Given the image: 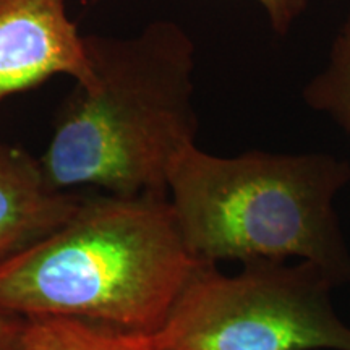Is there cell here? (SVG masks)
Returning a JSON list of instances; mask_svg holds the SVG:
<instances>
[{"mask_svg": "<svg viewBox=\"0 0 350 350\" xmlns=\"http://www.w3.org/2000/svg\"><path fill=\"white\" fill-rule=\"evenodd\" d=\"M85 46L94 80L60 104L44 175L59 190L167 196L170 165L198 133L193 39L157 20L130 38L90 34Z\"/></svg>", "mask_w": 350, "mask_h": 350, "instance_id": "1", "label": "cell"}, {"mask_svg": "<svg viewBox=\"0 0 350 350\" xmlns=\"http://www.w3.org/2000/svg\"><path fill=\"white\" fill-rule=\"evenodd\" d=\"M200 262L167 196L83 195L67 221L0 262V306L152 336Z\"/></svg>", "mask_w": 350, "mask_h": 350, "instance_id": "2", "label": "cell"}, {"mask_svg": "<svg viewBox=\"0 0 350 350\" xmlns=\"http://www.w3.org/2000/svg\"><path fill=\"white\" fill-rule=\"evenodd\" d=\"M349 182L350 165L326 152L216 156L191 143L170 165L167 198L196 260L310 261L342 286L350 248L336 198Z\"/></svg>", "mask_w": 350, "mask_h": 350, "instance_id": "3", "label": "cell"}, {"mask_svg": "<svg viewBox=\"0 0 350 350\" xmlns=\"http://www.w3.org/2000/svg\"><path fill=\"white\" fill-rule=\"evenodd\" d=\"M338 287L319 266L258 258L224 274L201 261L175 300L157 350H350L332 305Z\"/></svg>", "mask_w": 350, "mask_h": 350, "instance_id": "4", "label": "cell"}, {"mask_svg": "<svg viewBox=\"0 0 350 350\" xmlns=\"http://www.w3.org/2000/svg\"><path fill=\"white\" fill-rule=\"evenodd\" d=\"M55 75L94 80L67 0H0V103Z\"/></svg>", "mask_w": 350, "mask_h": 350, "instance_id": "5", "label": "cell"}, {"mask_svg": "<svg viewBox=\"0 0 350 350\" xmlns=\"http://www.w3.org/2000/svg\"><path fill=\"white\" fill-rule=\"evenodd\" d=\"M81 196L52 187L23 148L0 143V262L67 221Z\"/></svg>", "mask_w": 350, "mask_h": 350, "instance_id": "6", "label": "cell"}, {"mask_svg": "<svg viewBox=\"0 0 350 350\" xmlns=\"http://www.w3.org/2000/svg\"><path fill=\"white\" fill-rule=\"evenodd\" d=\"M31 350H157L151 336L133 334L72 318H29Z\"/></svg>", "mask_w": 350, "mask_h": 350, "instance_id": "7", "label": "cell"}, {"mask_svg": "<svg viewBox=\"0 0 350 350\" xmlns=\"http://www.w3.org/2000/svg\"><path fill=\"white\" fill-rule=\"evenodd\" d=\"M301 98L350 138V12L331 44L326 67L306 83Z\"/></svg>", "mask_w": 350, "mask_h": 350, "instance_id": "8", "label": "cell"}, {"mask_svg": "<svg viewBox=\"0 0 350 350\" xmlns=\"http://www.w3.org/2000/svg\"><path fill=\"white\" fill-rule=\"evenodd\" d=\"M88 2L98 3L103 0H88ZM255 2L260 3L265 10L271 29L281 36H286L305 13L310 0H255Z\"/></svg>", "mask_w": 350, "mask_h": 350, "instance_id": "9", "label": "cell"}, {"mask_svg": "<svg viewBox=\"0 0 350 350\" xmlns=\"http://www.w3.org/2000/svg\"><path fill=\"white\" fill-rule=\"evenodd\" d=\"M29 318L0 306V350H31Z\"/></svg>", "mask_w": 350, "mask_h": 350, "instance_id": "10", "label": "cell"}]
</instances>
